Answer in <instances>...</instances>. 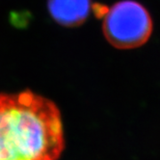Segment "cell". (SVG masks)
Listing matches in <instances>:
<instances>
[{
	"instance_id": "3957f363",
	"label": "cell",
	"mask_w": 160,
	"mask_h": 160,
	"mask_svg": "<svg viewBox=\"0 0 160 160\" xmlns=\"http://www.w3.org/2000/svg\"><path fill=\"white\" fill-rule=\"evenodd\" d=\"M48 7L55 21L67 27H74L88 18L91 0H48Z\"/></svg>"
},
{
	"instance_id": "7a4b0ae2",
	"label": "cell",
	"mask_w": 160,
	"mask_h": 160,
	"mask_svg": "<svg viewBox=\"0 0 160 160\" xmlns=\"http://www.w3.org/2000/svg\"><path fill=\"white\" fill-rule=\"evenodd\" d=\"M102 29L113 47L131 49L141 47L150 39L152 21L143 5L133 0H124L107 11Z\"/></svg>"
},
{
	"instance_id": "6da1fadb",
	"label": "cell",
	"mask_w": 160,
	"mask_h": 160,
	"mask_svg": "<svg viewBox=\"0 0 160 160\" xmlns=\"http://www.w3.org/2000/svg\"><path fill=\"white\" fill-rule=\"evenodd\" d=\"M63 148L53 101L31 91L0 94V160H57Z\"/></svg>"
}]
</instances>
